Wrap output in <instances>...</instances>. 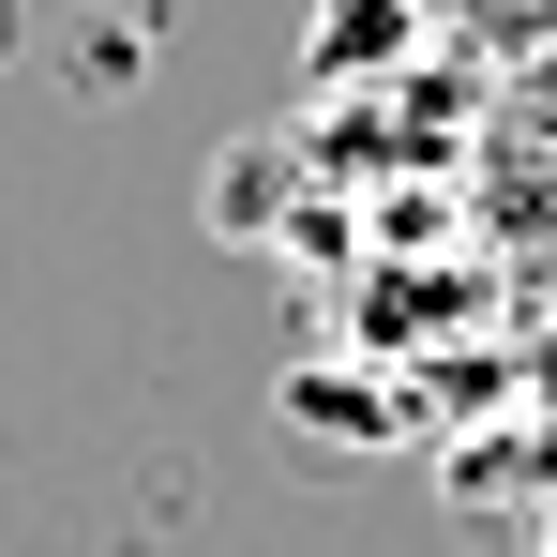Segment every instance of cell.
I'll return each mask as SVG.
<instances>
[{
    "label": "cell",
    "instance_id": "cell-1",
    "mask_svg": "<svg viewBox=\"0 0 557 557\" xmlns=\"http://www.w3.org/2000/svg\"><path fill=\"white\" fill-rule=\"evenodd\" d=\"M422 46V0H317V30H301V91H362Z\"/></svg>",
    "mask_w": 557,
    "mask_h": 557
}]
</instances>
